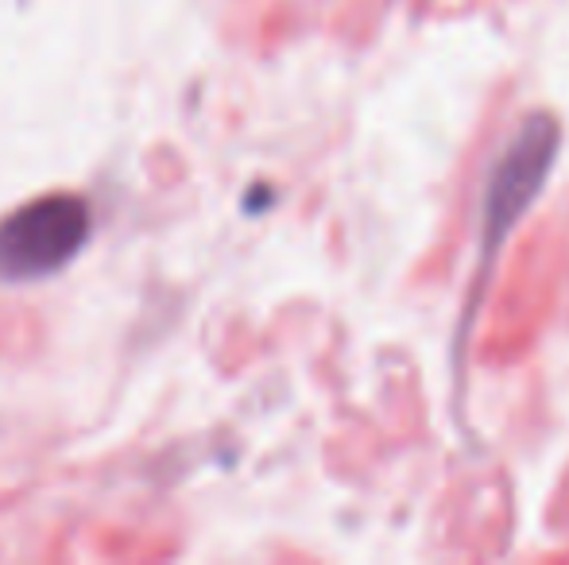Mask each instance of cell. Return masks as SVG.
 Returning a JSON list of instances; mask_svg holds the SVG:
<instances>
[{"label": "cell", "mask_w": 569, "mask_h": 565, "mask_svg": "<svg viewBox=\"0 0 569 565\" xmlns=\"http://www.w3.org/2000/svg\"><path fill=\"white\" fill-rule=\"evenodd\" d=\"M90 241V205L74 194H43L0 221V280L36 283L62 272Z\"/></svg>", "instance_id": "1"}, {"label": "cell", "mask_w": 569, "mask_h": 565, "mask_svg": "<svg viewBox=\"0 0 569 565\" xmlns=\"http://www.w3.org/2000/svg\"><path fill=\"white\" fill-rule=\"evenodd\" d=\"M555 148H558V129L547 117H539V121H527L523 132L503 151L500 167H496L492 182H488L485 225L492 236L508 233L519 213L531 205V198L539 194L542 179H547V171H550Z\"/></svg>", "instance_id": "2"}]
</instances>
